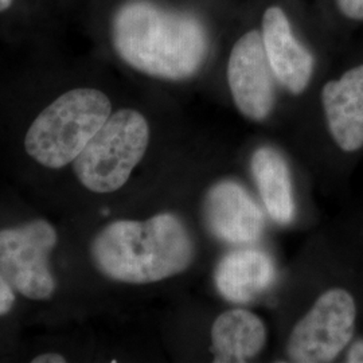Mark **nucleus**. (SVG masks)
I'll return each instance as SVG.
<instances>
[{"label": "nucleus", "mask_w": 363, "mask_h": 363, "mask_svg": "<svg viewBox=\"0 0 363 363\" xmlns=\"http://www.w3.org/2000/svg\"><path fill=\"white\" fill-rule=\"evenodd\" d=\"M33 363H65L66 358L61 354H57V352H45V354H40L37 355L33 361Z\"/></svg>", "instance_id": "obj_16"}, {"label": "nucleus", "mask_w": 363, "mask_h": 363, "mask_svg": "<svg viewBox=\"0 0 363 363\" xmlns=\"http://www.w3.org/2000/svg\"><path fill=\"white\" fill-rule=\"evenodd\" d=\"M250 169L271 218L281 225L291 223L295 199L286 157L272 147H261L252 156Z\"/></svg>", "instance_id": "obj_13"}, {"label": "nucleus", "mask_w": 363, "mask_h": 363, "mask_svg": "<svg viewBox=\"0 0 363 363\" xmlns=\"http://www.w3.org/2000/svg\"><path fill=\"white\" fill-rule=\"evenodd\" d=\"M13 4V0H0V13L9 10Z\"/></svg>", "instance_id": "obj_18"}, {"label": "nucleus", "mask_w": 363, "mask_h": 363, "mask_svg": "<svg viewBox=\"0 0 363 363\" xmlns=\"http://www.w3.org/2000/svg\"><path fill=\"white\" fill-rule=\"evenodd\" d=\"M57 242L55 228L42 218L0 230V272L16 294L37 301L52 298L50 256Z\"/></svg>", "instance_id": "obj_5"}, {"label": "nucleus", "mask_w": 363, "mask_h": 363, "mask_svg": "<svg viewBox=\"0 0 363 363\" xmlns=\"http://www.w3.org/2000/svg\"><path fill=\"white\" fill-rule=\"evenodd\" d=\"M91 259L109 280L152 284L184 272L194 259V242L178 216L160 213L111 222L93 237Z\"/></svg>", "instance_id": "obj_2"}, {"label": "nucleus", "mask_w": 363, "mask_h": 363, "mask_svg": "<svg viewBox=\"0 0 363 363\" xmlns=\"http://www.w3.org/2000/svg\"><path fill=\"white\" fill-rule=\"evenodd\" d=\"M203 216L210 233L233 245L255 244L265 228L257 202L234 181H220L208 189Z\"/></svg>", "instance_id": "obj_8"}, {"label": "nucleus", "mask_w": 363, "mask_h": 363, "mask_svg": "<svg viewBox=\"0 0 363 363\" xmlns=\"http://www.w3.org/2000/svg\"><path fill=\"white\" fill-rule=\"evenodd\" d=\"M112 42L117 55L132 69L169 81L193 77L208 58L203 25L190 13L150 0H130L117 10Z\"/></svg>", "instance_id": "obj_1"}, {"label": "nucleus", "mask_w": 363, "mask_h": 363, "mask_svg": "<svg viewBox=\"0 0 363 363\" xmlns=\"http://www.w3.org/2000/svg\"><path fill=\"white\" fill-rule=\"evenodd\" d=\"M347 362H363V340L357 342V343L351 347L349 354H347Z\"/></svg>", "instance_id": "obj_17"}, {"label": "nucleus", "mask_w": 363, "mask_h": 363, "mask_svg": "<svg viewBox=\"0 0 363 363\" xmlns=\"http://www.w3.org/2000/svg\"><path fill=\"white\" fill-rule=\"evenodd\" d=\"M337 7L351 19L363 21V0H337Z\"/></svg>", "instance_id": "obj_15"}, {"label": "nucleus", "mask_w": 363, "mask_h": 363, "mask_svg": "<svg viewBox=\"0 0 363 363\" xmlns=\"http://www.w3.org/2000/svg\"><path fill=\"white\" fill-rule=\"evenodd\" d=\"M13 286L9 284L6 277L0 272V316H6L13 311L16 296Z\"/></svg>", "instance_id": "obj_14"}, {"label": "nucleus", "mask_w": 363, "mask_h": 363, "mask_svg": "<svg viewBox=\"0 0 363 363\" xmlns=\"http://www.w3.org/2000/svg\"><path fill=\"white\" fill-rule=\"evenodd\" d=\"M355 318V301L347 291H327L294 327L286 343L289 359L300 363L334 361L351 340Z\"/></svg>", "instance_id": "obj_6"}, {"label": "nucleus", "mask_w": 363, "mask_h": 363, "mask_svg": "<svg viewBox=\"0 0 363 363\" xmlns=\"http://www.w3.org/2000/svg\"><path fill=\"white\" fill-rule=\"evenodd\" d=\"M111 111V100L101 91H66L31 123L25 138L27 155L46 169H64L104 125Z\"/></svg>", "instance_id": "obj_3"}, {"label": "nucleus", "mask_w": 363, "mask_h": 363, "mask_svg": "<svg viewBox=\"0 0 363 363\" xmlns=\"http://www.w3.org/2000/svg\"><path fill=\"white\" fill-rule=\"evenodd\" d=\"M276 264L265 250L244 247L228 253L216 269V286L232 303H249L259 298L276 280Z\"/></svg>", "instance_id": "obj_11"}, {"label": "nucleus", "mask_w": 363, "mask_h": 363, "mask_svg": "<svg viewBox=\"0 0 363 363\" xmlns=\"http://www.w3.org/2000/svg\"><path fill=\"white\" fill-rule=\"evenodd\" d=\"M228 81L234 104L244 116L262 121L271 115L276 101V77L257 30L249 31L234 45Z\"/></svg>", "instance_id": "obj_7"}, {"label": "nucleus", "mask_w": 363, "mask_h": 363, "mask_svg": "<svg viewBox=\"0 0 363 363\" xmlns=\"http://www.w3.org/2000/svg\"><path fill=\"white\" fill-rule=\"evenodd\" d=\"M322 101L335 143L347 152L359 150L363 145V65L327 82Z\"/></svg>", "instance_id": "obj_10"}, {"label": "nucleus", "mask_w": 363, "mask_h": 363, "mask_svg": "<svg viewBox=\"0 0 363 363\" xmlns=\"http://www.w3.org/2000/svg\"><path fill=\"white\" fill-rule=\"evenodd\" d=\"M267 343V327L244 308L222 312L211 327V350L216 362H247Z\"/></svg>", "instance_id": "obj_12"}, {"label": "nucleus", "mask_w": 363, "mask_h": 363, "mask_svg": "<svg viewBox=\"0 0 363 363\" xmlns=\"http://www.w3.org/2000/svg\"><path fill=\"white\" fill-rule=\"evenodd\" d=\"M150 143L145 117L135 109H120L85 145L73 162L78 182L91 193L120 190L142 162Z\"/></svg>", "instance_id": "obj_4"}, {"label": "nucleus", "mask_w": 363, "mask_h": 363, "mask_svg": "<svg viewBox=\"0 0 363 363\" xmlns=\"http://www.w3.org/2000/svg\"><path fill=\"white\" fill-rule=\"evenodd\" d=\"M262 40L276 79L286 91L300 94L306 91L313 72V57L298 42L286 13L269 7L262 16Z\"/></svg>", "instance_id": "obj_9"}]
</instances>
